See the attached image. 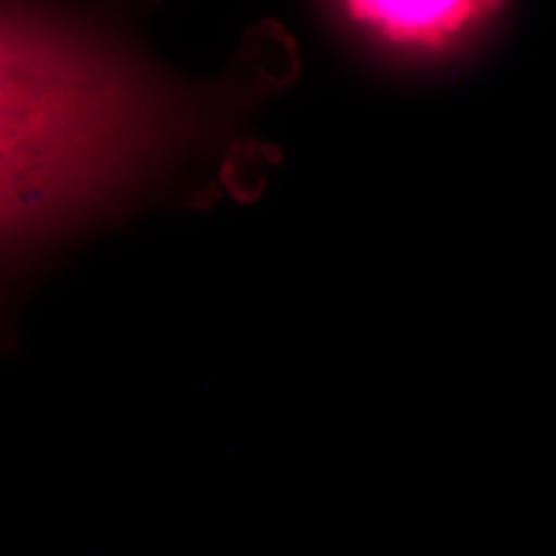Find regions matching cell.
<instances>
[{"mask_svg":"<svg viewBox=\"0 0 556 556\" xmlns=\"http://www.w3.org/2000/svg\"><path fill=\"white\" fill-rule=\"evenodd\" d=\"M364 29L415 52H446L475 37L505 0H343Z\"/></svg>","mask_w":556,"mask_h":556,"instance_id":"obj_1","label":"cell"}]
</instances>
